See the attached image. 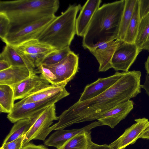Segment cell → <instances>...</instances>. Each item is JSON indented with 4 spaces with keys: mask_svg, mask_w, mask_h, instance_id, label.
Masks as SVG:
<instances>
[{
    "mask_svg": "<svg viewBox=\"0 0 149 149\" xmlns=\"http://www.w3.org/2000/svg\"><path fill=\"white\" fill-rule=\"evenodd\" d=\"M140 71L124 73L110 88L90 100L75 103L59 116L56 127L63 130L77 123L97 120L119 104L135 97L141 92Z\"/></svg>",
    "mask_w": 149,
    "mask_h": 149,
    "instance_id": "6da1fadb",
    "label": "cell"
},
{
    "mask_svg": "<svg viewBox=\"0 0 149 149\" xmlns=\"http://www.w3.org/2000/svg\"><path fill=\"white\" fill-rule=\"evenodd\" d=\"M125 5V0H121L100 7L83 37L82 46L84 49L117 39Z\"/></svg>",
    "mask_w": 149,
    "mask_h": 149,
    "instance_id": "7a4b0ae2",
    "label": "cell"
},
{
    "mask_svg": "<svg viewBox=\"0 0 149 149\" xmlns=\"http://www.w3.org/2000/svg\"><path fill=\"white\" fill-rule=\"evenodd\" d=\"M59 6L58 0L0 1V12L5 14L10 20L9 32L30 23L54 15Z\"/></svg>",
    "mask_w": 149,
    "mask_h": 149,
    "instance_id": "3957f363",
    "label": "cell"
},
{
    "mask_svg": "<svg viewBox=\"0 0 149 149\" xmlns=\"http://www.w3.org/2000/svg\"><path fill=\"white\" fill-rule=\"evenodd\" d=\"M81 8L80 4H70L47 27L39 41L56 49L70 46L76 34L77 16Z\"/></svg>",
    "mask_w": 149,
    "mask_h": 149,
    "instance_id": "277c9868",
    "label": "cell"
},
{
    "mask_svg": "<svg viewBox=\"0 0 149 149\" xmlns=\"http://www.w3.org/2000/svg\"><path fill=\"white\" fill-rule=\"evenodd\" d=\"M56 17L55 15L45 17L22 26L8 32L3 41L15 47L30 40L38 39Z\"/></svg>",
    "mask_w": 149,
    "mask_h": 149,
    "instance_id": "5b68a950",
    "label": "cell"
},
{
    "mask_svg": "<svg viewBox=\"0 0 149 149\" xmlns=\"http://www.w3.org/2000/svg\"><path fill=\"white\" fill-rule=\"evenodd\" d=\"M55 104L45 109L38 117L28 132L23 136V146L32 140L44 141L47 136L54 130V124L50 126L54 120H58L56 115Z\"/></svg>",
    "mask_w": 149,
    "mask_h": 149,
    "instance_id": "8992f818",
    "label": "cell"
},
{
    "mask_svg": "<svg viewBox=\"0 0 149 149\" xmlns=\"http://www.w3.org/2000/svg\"><path fill=\"white\" fill-rule=\"evenodd\" d=\"M67 96L64 95H58L48 99L27 104H14L11 112L8 114L7 118L12 123L28 119L46 108L54 104Z\"/></svg>",
    "mask_w": 149,
    "mask_h": 149,
    "instance_id": "52a82bcc",
    "label": "cell"
},
{
    "mask_svg": "<svg viewBox=\"0 0 149 149\" xmlns=\"http://www.w3.org/2000/svg\"><path fill=\"white\" fill-rule=\"evenodd\" d=\"M79 64V55L71 51L67 57L58 63L51 65H42L54 74L58 84L66 86L78 72Z\"/></svg>",
    "mask_w": 149,
    "mask_h": 149,
    "instance_id": "ba28073f",
    "label": "cell"
},
{
    "mask_svg": "<svg viewBox=\"0 0 149 149\" xmlns=\"http://www.w3.org/2000/svg\"><path fill=\"white\" fill-rule=\"evenodd\" d=\"M142 51L134 44L122 41L116 50L111 61L112 68L127 72Z\"/></svg>",
    "mask_w": 149,
    "mask_h": 149,
    "instance_id": "9c48e42d",
    "label": "cell"
},
{
    "mask_svg": "<svg viewBox=\"0 0 149 149\" xmlns=\"http://www.w3.org/2000/svg\"><path fill=\"white\" fill-rule=\"evenodd\" d=\"M36 71L20 83L11 86L15 100L22 99L26 97L49 86L50 83Z\"/></svg>",
    "mask_w": 149,
    "mask_h": 149,
    "instance_id": "30bf717a",
    "label": "cell"
},
{
    "mask_svg": "<svg viewBox=\"0 0 149 149\" xmlns=\"http://www.w3.org/2000/svg\"><path fill=\"white\" fill-rule=\"evenodd\" d=\"M136 123L126 129L123 134L109 145L114 149H125L134 143L149 126V120L145 118L134 120Z\"/></svg>",
    "mask_w": 149,
    "mask_h": 149,
    "instance_id": "8fae6325",
    "label": "cell"
},
{
    "mask_svg": "<svg viewBox=\"0 0 149 149\" xmlns=\"http://www.w3.org/2000/svg\"><path fill=\"white\" fill-rule=\"evenodd\" d=\"M122 41L116 40L101 43L88 49L99 64V72H105L112 68L111 61L113 55Z\"/></svg>",
    "mask_w": 149,
    "mask_h": 149,
    "instance_id": "7c38bea8",
    "label": "cell"
},
{
    "mask_svg": "<svg viewBox=\"0 0 149 149\" xmlns=\"http://www.w3.org/2000/svg\"><path fill=\"white\" fill-rule=\"evenodd\" d=\"M124 72L116 71L112 75L104 78H99L95 81L88 84L78 101L81 102L88 100L100 95L115 84Z\"/></svg>",
    "mask_w": 149,
    "mask_h": 149,
    "instance_id": "4fadbf2b",
    "label": "cell"
},
{
    "mask_svg": "<svg viewBox=\"0 0 149 149\" xmlns=\"http://www.w3.org/2000/svg\"><path fill=\"white\" fill-rule=\"evenodd\" d=\"M134 104L131 100L120 103L103 114L97 120L103 125L113 128L127 116L133 109Z\"/></svg>",
    "mask_w": 149,
    "mask_h": 149,
    "instance_id": "5bb4252c",
    "label": "cell"
},
{
    "mask_svg": "<svg viewBox=\"0 0 149 149\" xmlns=\"http://www.w3.org/2000/svg\"><path fill=\"white\" fill-rule=\"evenodd\" d=\"M102 125H103L98 121L79 129L56 130L45 141L44 144L45 146L54 147L58 149L68 140L77 134L83 131L91 130L93 128Z\"/></svg>",
    "mask_w": 149,
    "mask_h": 149,
    "instance_id": "9a60e30c",
    "label": "cell"
},
{
    "mask_svg": "<svg viewBox=\"0 0 149 149\" xmlns=\"http://www.w3.org/2000/svg\"><path fill=\"white\" fill-rule=\"evenodd\" d=\"M102 2L101 0H88L81 7L76 21V34L77 36H84Z\"/></svg>",
    "mask_w": 149,
    "mask_h": 149,
    "instance_id": "2e32d148",
    "label": "cell"
},
{
    "mask_svg": "<svg viewBox=\"0 0 149 149\" xmlns=\"http://www.w3.org/2000/svg\"><path fill=\"white\" fill-rule=\"evenodd\" d=\"M65 86L61 84H50L41 90L26 97L15 104L19 105L38 102L61 95L68 96L70 93L66 90Z\"/></svg>",
    "mask_w": 149,
    "mask_h": 149,
    "instance_id": "e0dca14e",
    "label": "cell"
},
{
    "mask_svg": "<svg viewBox=\"0 0 149 149\" xmlns=\"http://www.w3.org/2000/svg\"><path fill=\"white\" fill-rule=\"evenodd\" d=\"M7 61L11 66L26 67L33 73L36 72L35 68L26 56L14 47L6 44L0 54V60Z\"/></svg>",
    "mask_w": 149,
    "mask_h": 149,
    "instance_id": "ac0fdd59",
    "label": "cell"
},
{
    "mask_svg": "<svg viewBox=\"0 0 149 149\" xmlns=\"http://www.w3.org/2000/svg\"><path fill=\"white\" fill-rule=\"evenodd\" d=\"M33 73L26 67L11 66L0 71V84L12 86L26 79Z\"/></svg>",
    "mask_w": 149,
    "mask_h": 149,
    "instance_id": "d6986e66",
    "label": "cell"
},
{
    "mask_svg": "<svg viewBox=\"0 0 149 149\" xmlns=\"http://www.w3.org/2000/svg\"><path fill=\"white\" fill-rule=\"evenodd\" d=\"M44 110L37 113L30 118L20 120L16 122L2 144L12 141L26 134Z\"/></svg>",
    "mask_w": 149,
    "mask_h": 149,
    "instance_id": "ffe728a7",
    "label": "cell"
},
{
    "mask_svg": "<svg viewBox=\"0 0 149 149\" xmlns=\"http://www.w3.org/2000/svg\"><path fill=\"white\" fill-rule=\"evenodd\" d=\"M91 133V130L80 132L68 140L58 149H89L93 142Z\"/></svg>",
    "mask_w": 149,
    "mask_h": 149,
    "instance_id": "44dd1931",
    "label": "cell"
},
{
    "mask_svg": "<svg viewBox=\"0 0 149 149\" xmlns=\"http://www.w3.org/2000/svg\"><path fill=\"white\" fill-rule=\"evenodd\" d=\"M14 47L24 54H36L55 49L50 45L40 42L38 39L30 40Z\"/></svg>",
    "mask_w": 149,
    "mask_h": 149,
    "instance_id": "7402d4cb",
    "label": "cell"
},
{
    "mask_svg": "<svg viewBox=\"0 0 149 149\" xmlns=\"http://www.w3.org/2000/svg\"><path fill=\"white\" fill-rule=\"evenodd\" d=\"M134 44L140 50L149 51V14L141 20Z\"/></svg>",
    "mask_w": 149,
    "mask_h": 149,
    "instance_id": "603a6c76",
    "label": "cell"
},
{
    "mask_svg": "<svg viewBox=\"0 0 149 149\" xmlns=\"http://www.w3.org/2000/svg\"><path fill=\"white\" fill-rule=\"evenodd\" d=\"M14 95L11 86L0 84V111L1 112L10 113L15 104Z\"/></svg>",
    "mask_w": 149,
    "mask_h": 149,
    "instance_id": "cb8c5ba5",
    "label": "cell"
},
{
    "mask_svg": "<svg viewBox=\"0 0 149 149\" xmlns=\"http://www.w3.org/2000/svg\"><path fill=\"white\" fill-rule=\"evenodd\" d=\"M137 0H125V5L117 40L124 41Z\"/></svg>",
    "mask_w": 149,
    "mask_h": 149,
    "instance_id": "d4e9b609",
    "label": "cell"
},
{
    "mask_svg": "<svg viewBox=\"0 0 149 149\" xmlns=\"http://www.w3.org/2000/svg\"><path fill=\"white\" fill-rule=\"evenodd\" d=\"M141 20L139 13V1L137 0L124 41L130 43H134Z\"/></svg>",
    "mask_w": 149,
    "mask_h": 149,
    "instance_id": "484cf974",
    "label": "cell"
},
{
    "mask_svg": "<svg viewBox=\"0 0 149 149\" xmlns=\"http://www.w3.org/2000/svg\"><path fill=\"white\" fill-rule=\"evenodd\" d=\"M71 51L70 46L61 49H55L46 56L41 65H51L58 63L67 57Z\"/></svg>",
    "mask_w": 149,
    "mask_h": 149,
    "instance_id": "4316f807",
    "label": "cell"
},
{
    "mask_svg": "<svg viewBox=\"0 0 149 149\" xmlns=\"http://www.w3.org/2000/svg\"><path fill=\"white\" fill-rule=\"evenodd\" d=\"M10 21L4 13L0 12V37L3 41L8 32Z\"/></svg>",
    "mask_w": 149,
    "mask_h": 149,
    "instance_id": "83f0119b",
    "label": "cell"
},
{
    "mask_svg": "<svg viewBox=\"0 0 149 149\" xmlns=\"http://www.w3.org/2000/svg\"><path fill=\"white\" fill-rule=\"evenodd\" d=\"M37 73H40L52 85L57 84L56 76L49 69L41 65L37 68Z\"/></svg>",
    "mask_w": 149,
    "mask_h": 149,
    "instance_id": "f1b7e54d",
    "label": "cell"
},
{
    "mask_svg": "<svg viewBox=\"0 0 149 149\" xmlns=\"http://www.w3.org/2000/svg\"><path fill=\"white\" fill-rule=\"evenodd\" d=\"M51 52L36 54L25 55L34 67L37 68L41 64L44 59Z\"/></svg>",
    "mask_w": 149,
    "mask_h": 149,
    "instance_id": "f546056e",
    "label": "cell"
},
{
    "mask_svg": "<svg viewBox=\"0 0 149 149\" xmlns=\"http://www.w3.org/2000/svg\"><path fill=\"white\" fill-rule=\"evenodd\" d=\"M23 136L12 141L2 144L0 149H21L23 146Z\"/></svg>",
    "mask_w": 149,
    "mask_h": 149,
    "instance_id": "4dcf8cb0",
    "label": "cell"
},
{
    "mask_svg": "<svg viewBox=\"0 0 149 149\" xmlns=\"http://www.w3.org/2000/svg\"><path fill=\"white\" fill-rule=\"evenodd\" d=\"M139 13L141 20L149 14V0H139Z\"/></svg>",
    "mask_w": 149,
    "mask_h": 149,
    "instance_id": "1f68e13d",
    "label": "cell"
},
{
    "mask_svg": "<svg viewBox=\"0 0 149 149\" xmlns=\"http://www.w3.org/2000/svg\"><path fill=\"white\" fill-rule=\"evenodd\" d=\"M21 149H49L43 145H36L31 143H29L23 146Z\"/></svg>",
    "mask_w": 149,
    "mask_h": 149,
    "instance_id": "d6a6232c",
    "label": "cell"
},
{
    "mask_svg": "<svg viewBox=\"0 0 149 149\" xmlns=\"http://www.w3.org/2000/svg\"><path fill=\"white\" fill-rule=\"evenodd\" d=\"M89 149H114L109 145L104 144L99 145L92 142Z\"/></svg>",
    "mask_w": 149,
    "mask_h": 149,
    "instance_id": "836d02e7",
    "label": "cell"
},
{
    "mask_svg": "<svg viewBox=\"0 0 149 149\" xmlns=\"http://www.w3.org/2000/svg\"><path fill=\"white\" fill-rule=\"evenodd\" d=\"M141 88L145 90L146 93L149 97V75H146L145 82L141 85Z\"/></svg>",
    "mask_w": 149,
    "mask_h": 149,
    "instance_id": "e575fe53",
    "label": "cell"
},
{
    "mask_svg": "<svg viewBox=\"0 0 149 149\" xmlns=\"http://www.w3.org/2000/svg\"><path fill=\"white\" fill-rule=\"evenodd\" d=\"M11 66L10 64L7 61L0 60V71L6 70Z\"/></svg>",
    "mask_w": 149,
    "mask_h": 149,
    "instance_id": "d590c367",
    "label": "cell"
},
{
    "mask_svg": "<svg viewBox=\"0 0 149 149\" xmlns=\"http://www.w3.org/2000/svg\"><path fill=\"white\" fill-rule=\"evenodd\" d=\"M140 138L149 140V126L141 135Z\"/></svg>",
    "mask_w": 149,
    "mask_h": 149,
    "instance_id": "8d00e7d4",
    "label": "cell"
},
{
    "mask_svg": "<svg viewBox=\"0 0 149 149\" xmlns=\"http://www.w3.org/2000/svg\"><path fill=\"white\" fill-rule=\"evenodd\" d=\"M145 68L147 75H149V56L147 58L144 63Z\"/></svg>",
    "mask_w": 149,
    "mask_h": 149,
    "instance_id": "74e56055",
    "label": "cell"
}]
</instances>
